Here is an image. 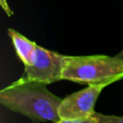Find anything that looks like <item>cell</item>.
I'll list each match as a JSON object with an SVG mask.
<instances>
[{
    "mask_svg": "<svg viewBox=\"0 0 123 123\" xmlns=\"http://www.w3.org/2000/svg\"><path fill=\"white\" fill-rule=\"evenodd\" d=\"M46 84L18 79L0 90V104L22 114L34 123L58 122L62 98L53 94Z\"/></svg>",
    "mask_w": 123,
    "mask_h": 123,
    "instance_id": "cell-1",
    "label": "cell"
},
{
    "mask_svg": "<svg viewBox=\"0 0 123 123\" xmlns=\"http://www.w3.org/2000/svg\"><path fill=\"white\" fill-rule=\"evenodd\" d=\"M8 35L21 62L24 65L28 64L33 57V54L37 44L13 29H8Z\"/></svg>",
    "mask_w": 123,
    "mask_h": 123,
    "instance_id": "cell-5",
    "label": "cell"
},
{
    "mask_svg": "<svg viewBox=\"0 0 123 123\" xmlns=\"http://www.w3.org/2000/svg\"><path fill=\"white\" fill-rule=\"evenodd\" d=\"M56 123H98V119L93 113V115L85 118H74V119H63L61 118Z\"/></svg>",
    "mask_w": 123,
    "mask_h": 123,
    "instance_id": "cell-7",
    "label": "cell"
},
{
    "mask_svg": "<svg viewBox=\"0 0 123 123\" xmlns=\"http://www.w3.org/2000/svg\"><path fill=\"white\" fill-rule=\"evenodd\" d=\"M123 79V62L116 56L89 55L63 57L62 80L78 84H112Z\"/></svg>",
    "mask_w": 123,
    "mask_h": 123,
    "instance_id": "cell-2",
    "label": "cell"
},
{
    "mask_svg": "<svg viewBox=\"0 0 123 123\" xmlns=\"http://www.w3.org/2000/svg\"><path fill=\"white\" fill-rule=\"evenodd\" d=\"M110 84L87 85L86 87L73 92L62 100L59 115L63 119L85 118L93 115L94 107L101 91Z\"/></svg>",
    "mask_w": 123,
    "mask_h": 123,
    "instance_id": "cell-4",
    "label": "cell"
},
{
    "mask_svg": "<svg viewBox=\"0 0 123 123\" xmlns=\"http://www.w3.org/2000/svg\"><path fill=\"white\" fill-rule=\"evenodd\" d=\"M0 6H1L2 10L5 12V13H6L8 16H12V15L13 14L12 10L11 9V7H10L9 4H8V0H0Z\"/></svg>",
    "mask_w": 123,
    "mask_h": 123,
    "instance_id": "cell-8",
    "label": "cell"
},
{
    "mask_svg": "<svg viewBox=\"0 0 123 123\" xmlns=\"http://www.w3.org/2000/svg\"><path fill=\"white\" fill-rule=\"evenodd\" d=\"M115 56H116L118 59H120V60L123 62V49H122V50H121V51H120L118 54H116Z\"/></svg>",
    "mask_w": 123,
    "mask_h": 123,
    "instance_id": "cell-9",
    "label": "cell"
},
{
    "mask_svg": "<svg viewBox=\"0 0 123 123\" xmlns=\"http://www.w3.org/2000/svg\"><path fill=\"white\" fill-rule=\"evenodd\" d=\"M64 55L37 45L30 62L24 65V73L19 78L46 85L62 80Z\"/></svg>",
    "mask_w": 123,
    "mask_h": 123,
    "instance_id": "cell-3",
    "label": "cell"
},
{
    "mask_svg": "<svg viewBox=\"0 0 123 123\" xmlns=\"http://www.w3.org/2000/svg\"><path fill=\"white\" fill-rule=\"evenodd\" d=\"M98 119V123H123V116L118 115H107L100 112H94Z\"/></svg>",
    "mask_w": 123,
    "mask_h": 123,
    "instance_id": "cell-6",
    "label": "cell"
}]
</instances>
